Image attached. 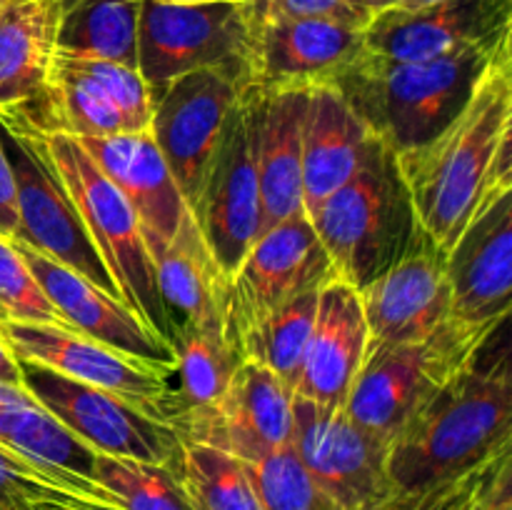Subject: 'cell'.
Returning a JSON list of instances; mask_svg holds the SVG:
<instances>
[{
  "mask_svg": "<svg viewBox=\"0 0 512 510\" xmlns=\"http://www.w3.org/2000/svg\"><path fill=\"white\" fill-rule=\"evenodd\" d=\"M393 155L418 230L448 253L485 200L512 190V48L443 130Z\"/></svg>",
  "mask_w": 512,
  "mask_h": 510,
  "instance_id": "1",
  "label": "cell"
},
{
  "mask_svg": "<svg viewBox=\"0 0 512 510\" xmlns=\"http://www.w3.org/2000/svg\"><path fill=\"white\" fill-rule=\"evenodd\" d=\"M498 330L390 445L388 468L398 493L458 478L512 445L510 350L505 338L495 348Z\"/></svg>",
  "mask_w": 512,
  "mask_h": 510,
  "instance_id": "2",
  "label": "cell"
},
{
  "mask_svg": "<svg viewBox=\"0 0 512 510\" xmlns=\"http://www.w3.org/2000/svg\"><path fill=\"white\" fill-rule=\"evenodd\" d=\"M512 38L430 60H390L368 48L330 85L345 95L373 138L403 153L433 138L453 120L475 83Z\"/></svg>",
  "mask_w": 512,
  "mask_h": 510,
  "instance_id": "3",
  "label": "cell"
},
{
  "mask_svg": "<svg viewBox=\"0 0 512 510\" xmlns=\"http://www.w3.org/2000/svg\"><path fill=\"white\" fill-rule=\"evenodd\" d=\"M305 215L335 278L358 290L388 270L420 235L395 155L378 138L353 178Z\"/></svg>",
  "mask_w": 512,
  "mask_h": 510,
  "instance_id": "4",
  "label": "cell"
},
{
  "mask_svg": "<svg viewBox=\"0 0 512 510\" xmlns=\"http://www.w3.org/2000/svg\"><path fill=\"white\" fill-rule=\"evenodd\" d=\"M195 70H218L245 88L258 78V8L253 3L168 5L143 0L138 73L150 95Z\"/></svg>",
  "mask_w": 512,
  "mask_h": 510,
  "instance_id": "5",
  "label": "cell"
},
{
  "mask_svg": "<svg viewBox=\"0 0 512 510\" xmlns=\"http://www.w3.org/2000/svg\"><path fill=\"white\" fill-rule=\"evenodd\" d=\"M495 330L480 333L450 320L428 340L370 345L345 400V415L393 445L440 385L473 358Z\"/></svg>",
  "mask_w": 512,
  "mask_h": 510,
  "instance_id": "6",
  "label": "cell"
},
{
  "mask_svg": "<svg viewBox=\"0 0 512 510\" xmlns=\"http://www.w3.org/2000/svg\"><path fill=\"white\" fill-rule=\"evenodd\" d=\"M45 148L65 190L73 198L88 235L93 238L118 295L160 335L168 340V320L160 303L155 268L138 218L120 190L90 160L83 145L68 133L43 130ZM170 343V340H168Z\"/></svg>",
  "mask_w": 512,
  "mask_h": 510,
  "instance_id": "7",
  "label": "cell"
},
{
  "mask_svg": "<svg viewBox=\"0 0 512 510\" xmlns=\"http://www.w3.org/2000/svg\"><path fill=\"white\" fill-rule=\"evenodd\" d=\"M0 138L13 168L18 193V233L13 243L48 255L50 260L75 270L98 288L118 295L73 198L55 170L53 158L45 148L43 130L30 123L23 113L13 110L0 115Z\"/></svg>",
  "mask_w": 512,
  "mask_h": 510,
  "instance_id": "8",
  "label": "cell"
},
{
  "mask_svg": "<svg viewBox=\"0 0 512 510\" xmlns=\"http://www.w3.org/2000/svg\"><path fill=\"white\" fill-rule=\"evenodd\" d=\"M18 365L23 388L95 453L180 468L183 435L168 420L155 418L120 395L70 380L43 365L20 360Z\"/></svg>",
  "mask_w": 512,
  "mask_h": 510,
  "instance_id": "9",
  "label": "cell"
},
{
  "mask_svg": "<svg viewBox=\"0 0 512 510\" xmlns=\"http://www.w3.org/2000/svg\"><path fill=\"white\" fill-rule=\"evenodd\" d=\"M0 338L20 363L43 365L70 380L108 390L175 425V365L135 358L60 325L0 320Z\"/></svg>",
  "mask_w": 512,
  "mask_h": 510,
  "instance_id": "10",
  "label": "cell"
},
{
  "mask_svg": "<svg viewBox=\"0 0 512 510\" xmlns=\"http://www.w3.org/2000/svg\"><path fill=\"white\" fill-rule=\"evenodd\" d=\"M330 278H335L333 263L305 210L290 215L255 238L225 283V333L235 345L250 325L298 295L320 290Z\"/></svg>",
  "mask_w": 512,
  "mask_h": 510,
  "instance_id": "11",
  "label": "cell"
},
{
  "mask_svg": "<svg viewBox=\"0 0 512 510\" xmlns=\"http://www.w3.org/2000/svg\"><path fill=\"white\" fill-rule=\"evenodd\" d=\"M255 98L258 88H250L230 113L218 153L210 163L198 200L190 208L195 225L225 280L233 275L260 235Z\"/></svg>",
  "mask_w": 512,
  "mask_h": 510,
  "instance_id": "12",
  "label": "cell"
},
{
  "mask_svg": "<svg viewBox=\"0 0 512 510\" xmlns=\"http://www.w3.org/2000/svg\"><path fill=\"white\" fill-rule=\"evenodd\" d=\"M290 448L340 510H375L398 493L390 443L355 425L345 410L295 398Z\"/></svg>",
  "mask_w": 512,
  "mask_h": 510,
  "instance_id": "13",
  "label": "cell"
},
{
  "mask_svg": "<svg viewBox=\"0 0 512 510\" xmlns=\"http://www.w3.org/2000/svg\"><path fill=\"white\" fill-rule=\"evenodd\" d=\"M248 90L218 70H195L153 95L150 135L188 208L198 200L230 113Z\"/></svg>",
  "mask_w": 512,
  "mask_h": 510,
  "instance_id": "14",
  "label": "cell"
},
{
  "mask_svg": "<svg viewBox=\"0 0 512 510\" xmlns=\"http://www.w3.org/2000/svg\"><path fill=\"white\" fill-rule=\"evenodd\" d=\"M293 388L278 375L243 360L223 393L203 408L185 410L175 428L183 440L210 445L255 463L290 445L293 435Z\"/></svg>",
  "mask_w": 512,
  "mask_h": 510,
  "instance_id": "15",
  "label": "cell"
},
{
  "mask_svg": "<svg viewBox=\"0 0 512 510\" xmlns=\"http://www.w3.org/2000/svg\"><path fill=\"white\" fill-rule=\"evenodd\" d=\"M450 318L468 330L508 323L512 305V190L485 200L445 253Z\"/></svg>",
  "mask_w": 512,
  "mask_h": 510,
  "instance_id": "16",
  "label": "cell"
},
{
  "mask_svg": "<svg viewBox=\"0 0 512 510\" xmlns=\"http://www.w3.org/2000/svg\"><path fill=\"white\" fill-rule=\"evenodd\" d=\"M360 300L370 345L428 340L453 320L445 253L420 233L388 270L360 288Z\"/></svg>",
  "mask_w": 512,
  "mask_h": 510,
  "instance_id": "17",
  "label": "cell"
},
{
  "mask_svg": "<svg viewBox=\"0 0 512 510\" xmlns=\"http://www.w3.org/2000/svg\"><path fill=\"white\" fill-rule=\"evenodd\" d=\"M512 38V0H443L385 8L365 28V48L390 60H430Z\"/></svg>",
  "mask_w": 512,
  "mask_h": 510,
  "instance_id": "18",
  "label": "cell"
},
{
  "mask_svg": "<svg viewBox=\"0 0 512 510\" xmlns=\"http://www.w3.org/2000/svg\"><path fill=\"white\" fill-rule=\"evenodd\" d=\"M15 248L20 250L30 273L43 288L45 298L53 303L70 330H78L98 343L123 350L135 358L175 365L168 340L160 338L123 298L98 288L75 270L50 260L48 255L35 253L20 243H15Z\"/></svg>",
  "mask_w": 512,
  "mask_h": 510,
  "instance_id": "19",
  "label": "cell"
},
{
  "mask_svg": "<svg viewBox=\"0 0 512 510\" xmlns=\"http://www.w3.org/2000/svg\"><path fill=\"white\" fill-rule=\"evenodd\" d=\"M370 348L360 290L330 278L318 290V310L300 365L295 398L323 408H345L355 375Z\"/></svg>",
  "mask_w": 512,
  "mask_h": 510,
  "instance_id": "20",
  "label": "cell"
},
{
  "mask_svg": "<svg viewBox=\"0 0 512 510\" xmlns=\"http://www.w3.org/2000/svg\"><path fill=\"white\" fill-rule=\"evenodd\" d=\"M365 50V30L320 18L258 13L255 88H313L333 83Z\"/></svg>",
  "mask_w": 512,
  "mask_h": 510,
  "instance_id": "21",
  "label": "cell"
},
{
  "mask_svg": "<svg viewBox=\"0 0 512 510\" xmlns=\"http://www.w3.org/2000/svg\"><path fill=\"white\" fill-rule=\"evenodd\" d=\"M75 140L128 200L153 258L173 238L188 205L150 130Z\"/></svg>",
  "mask_w": 512,
  "mask_h": 510,
  "instance_id": "22",
  "label": "cell"
},
{
  "mask_svg": "<svg viewBox=\"0 0 512 510\" xmlns=\"http://www.w3.org/2000/svg\"><path fill=\"white\" fill-rule=\"evenodd\" d=\"M310 88H258L255 165L260 233L303 210V115Z\"/></svg>",
  "mask_w": 512,
  "mask_h": 510,
  "instance_id": "23",
  "label": "cell"
},
{
  "mask_svg": "<svg viewBox=\"0 0 512 510\" xmlns=\"http://www.w3.org/2000/svg\"><path fill=\"white\" fill-rule=\"evenodd\" d=\"M373 133L335 85H313L303 115V210L310 213L348 183L373 145Z\"/></svg>",
  "mask_w": 512,
  "mask_h": 510,
  "instance_id": "24",
  "label": "cell"
},
{
  "mask_svg": "<svg viewBox=\"0 0 512 510\" xmlns=\"http://www.w3.org/2000/svg\"><path fill=\"white\" fill-rule=\"evenodd\" d=\"M63 0H8L0 10V115L48 90Z\"/></svg>",
  "mask_w": 512,
  "mask_h": 510,
  "instance_id": "25",
  "label": "cell"
},
{
  "mask_svg": "<svg viewBox=\"0 0 512 510\" xmlns=\"http://www.w3.org/2000/svg\"><path fill=\"white\" fill-rule=\"evenodd\" d=\"M153 268L170 333L185 325L225 323L223 303L228 280L215 265L190 208L180 218L173 238L153 255Z\"/></svg>",
  "mask_w": 512,
  "mask_h": 510,
  "instance_id": "26",
  "label": "cell"
},
{
  "mask_svg": "<svg viewBox=\"0 0 512 510\" xmlns=\"http://www.w3.org/2000/svg\"><path fill=\"white\" fill-rule=\"evenodd\" d=\"M0 445L55 473L93 480L98 453L55 420L23 385L5 380H0Z\"/></svg>",
  "mask_w": 512,
  "mask_h": 510,
  "instance_id": "27",
  "label": "cell"
},
{
  "mask_svg": "<svg viewBox=\"0 0 512 510\" xmlns=\"http://www.w3.org/2000/svg\"><path fill=\"white\" fill-rule=\"evenodd\" d=\"M143 0H63L58 50L138 68Z\"/></svg>",
  "mask_w": 512,
  "mask_h": 510,
  "instance_id": "28",
  "label": "cell"
},
{
  "mask_svg": "<svg viewBox=\"0 0 512 510\" xmlns=\"http://www.w3.org/2000/svg\"><path fill=\"white\" fill-rule=\"evenodd\" d=\"M170 348L175 355L173 383L178 418L185 410L213 403L243 363L238 348L225 333V323L175 328L170 333Z\"/></svg>",
  "mask_w": 512,
  "mask_h": 510,
  "instance_id": "29",
  "label": "cell"
},
{
  "mask_svg": "<svg viewBox=\"0 0 512 510\" xmlns=\"http://www.w3.org/2000/svg\"><path fill=\"white\" fill-rule=\"evenodd\" d=\"M0 510H125L93 480L70 478L0 445Z\"/></svg>",
  "mask_w": 512,
  "mask_h": 510,
  "instance_id": "30",
  "label": "cell"
},
{
  "mask_svg": "<svg viewBox=\"0 0 512 510\" xmlns=\"http://www.w3.org/2000/svg\"><path fill=\"white\" fill-rule=\"evenodd\" d=\"M315 310H318V290H310L270 313L268 318L250 325L235 343L240 358L278 375L295 393L300 365L315 323Z\"/></svg>",
  "mask_w": 512,
  "mask_h": 510,
  "instance_id": "31",
  "label": "cell"
},
{
  "mask_svg": "<svg viewBox=\"0 0 512 510\" xmlns=\"http://www.w3.org/2000/svg\"><path fill=\"white\" fill-rule=\"evenodd\" d=\"M178 473L195 510H263L248 463L235 455L183 440Z\"/></svg>",
  "mask_w": 512,
  "mask_h": 510,
  "instance_id": "32",
  "label": "cell"
},
{
  "mask_svg": "<svg viewBox=\"0 0 512 510\" xmlns=\"http://www.w3.org/2000/svg\"><path fill=\"white\" fill-rule=\"evenodd\" d=\"M93 480L125 510H195L178 470L143 460L95 455Z\"/></svg>",
  "mask_w": 512,
  "mask_h": 510,
  "instance_id": "33",
  "label": "cell"
},
{
  "mask_svg": "<svg viewBox=\"0 0 512 510\" xmlns=\"http://www.w3.org/2000/svg\"><path fill=\"white\" fill-rule=\"evenodd\" d=\"M53 65L88 80L118 110L128 133H145V130H150V120H153V95H150V88L145 85V80L140 78L138 68L110 63V60L60 53V50L55 53Z\"/></svg>",
  "mask_w": 512,
  "mask_h": 510,
  "instance_id": "34",
  "label": "cell"
},
{
  "mask_svg": "<svg viewBox=\"0 0 512 510\" xmlns=\"http://www.w3.org/2000/svg\"><path fill=\"white\" fill-rule=\"evenodd\" d=\"M263 510H340L310 478L290 445L248 463Z\"/></svg>",
  "mask_w": 512,
  "mask_h": 510,
  "instance_id": "35",
  "label": "cell"
},
{
  "mask_svg": "<svg viewBox=\"0 0 512 510\" xmlns=\"http://www.w3.org/2000/svg\"><path fill=\"white\" fill-rule=\"evenodd\" d=\"M512 460V445L488 458L485 463L475 465L468 473L458 478L443 480V483L428 485V488L410 490V493H395L378 505L375 510H478L485 490L490 488L498 470Z\"/></svg>",
  "mask_w": 512,
  "mask_h": 510,
  "instance_id": "36",
  "label": "cell"
},
{
  "mask_svg": "<svg viewBox=\"0 0 512 510\" xmlns=\"http://www.w3.org/2000/svg\"><path fill=\"white\" fill-rule=\"evenodd\" d=\"M0 320L68 328L53 303L45 298L20 250L8 238H0Z\"/></svg>",
  "mask_w": 512,
  "mask_h": 510,
  "instance_id": "37",
  "label": "cell"
},
{
  "mask_svg": "<svg viewBox=\"0 0 512 510\" xmlns=\"http://www.w3.org/2000/svg\"><path fill=\"white\" fill-rule=\"evenodd\" d=\"M260 15H283V18H320L348 28L365 30L378 15L370 0H255Z\"/></svg>",
  "mask_w": 512,
  "mask_h": 510,
  "instance_id": "38",
  "label": "cell"
},
{
  "mask_svg": "<svg viewBox=\"0 0 512 510\" xmlns=\"http://www.w3.org/2000/svg\"><path fill=\"white\" fill-rule=\"evenodd\" d=\"M18 233V193H15L13 168L0 138V238L13 240Z\"/></svg>",
  "mask_w": 512,
  "mask_h": 510,
  "instance_id": "39",
  "label": "cell"
},
{
  "mask_svg": "<svg viewBox=\"0 0 512 510\" xmlns=\"http://www.w3.org/2000/svg\"><path fill=\"white\" fill-rule=\"evenodd\" d=\"M478 510H512V460L498 470L490 488L485 490Z\"/></svg>",
  "mask_w": 512,
  "mask_h": 510,
  "instance_id": "40",
  "label": "cell"
},
{
  "mask_svg": "<svg viewBox=\"0 0 512 510\" xmlns=\"http://www.w3.org/2000/svg\"><path fill=\"white\" fill-rule=\"evenodd\" d=\"M0 380H5V383H20V365L18 360L13 358V353L8 350V345L3 343V338H0Z\"/></svg>",
  "mask_w": 512,
  "mask_h": 510,
  "instance_id": "41",
  "label": "cell"
},
{
  "mask_svg": "<svg viewBox=\"0 0 512 510\" xmlns=\"http://www.w3.org/2000/svg\"><path fill=\"white\" fill-rule=\"evenodd\" d=\"M168 5H210V3H253V0H158Z\"/></svg>",
  "mask_w": 512,
  "mask_h": 510,
  "instance_id": "42",
  "label": "cell"
},
{
  "mask_svg": "<svg viewBox=\"0 0 512 510\" xmlns=\"http://www.w3.org/2000/svg\"><path fill=\"white\" fill-rule=\"evenodd\" d=\"M433 3H443V0H395V5H390V8L415 10V8H425V5H433Z\"/></svg>",
  "mask_w": 512,
  "mask_h": 510,
  "instance_id": "43",
  "label": "cell"
},
{
  "mask_svg": "<svg viewBox=\"0 0 512 510\" xmlns=\"http://www.w3.org/2000/svg\"><path fill=\"white\" fill-rule=\"evenodd\" d=\"M370 3H373V8L378 10H385V8H390V5H395V0H370Z\"/></svg>",
  "mask_w": 512,
  "mask_h": 510,
  "instance_id": "44",
  "label": "cell"
},
{
  "mask_svg": "<svg viewBox=\"0 0 512 510\" xmlns=\"http://www.w3.org/2000/svg\"><path fill=\"white\" fill-rule=\"evenodd\" d=\"M5 3H8V0H0V10H3V8H5Z\"/></svg>",
  "mask_w": 512,
  "mask_h": 510,
  "instance_id": "45",
  "label": "cell"
},
{
  "mask_svg": "<svg viewBox=\"0 0 512 510\" xmlns=\"http://www.w3.org/2000/svg\"><path fill=\"white\" fill-rule=\"evenodd\" d=\"M258 3H260V0H258Z\"/></svg>",
  "mask_w": 512,
  "mask_h": 510,
  "instance_id": "46",
  "label": "cell"
}]
</instances>
